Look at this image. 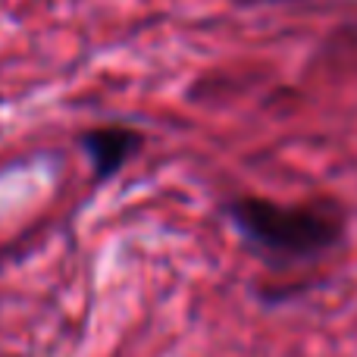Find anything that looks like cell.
Instances as JSON below:
<instances>
[{
    "instance_id": "obj_1",
    "label": "cell",
    "mask_w": 357,
    "mask_h": 357,
    "mask_svg": "<svg viewBox=\"0 0 357 357\" xmlns=\"http://www.w3.org/2000/svg\"><path fill=\"white\" fill-rule=\"evenodd\" d=\"M235 229L254 248L282 257H317L342 241L345 220L333 204L279 207L266 197H238L229 204Z\"/></svg>"
},
{
    "instance_id": "obj_2",
    "label": "cell",
    "mask_w": 357,
    "mask_h": 357,
    "mask_svg": "<svg viewBox=\"0 0 357 357\" xmlns=\"http://www.w3.org/2000/svg\"><path fill=\"white\" fill-rule=\"evenodd\" d=\"M142 132L126 129V126H104V129H91L82 135V151L91 160V173L98 182H107L116 176L132 157L142 148Z\"/></svg>"
},
{
    "instance_id": "obj_3",
    "label": "cell",
    "mask_w": 357,
    "mask_h": 357,
    "mask_svg": "<svg viewBox=\"0 0 357 357\" xmlns=\"http://www.w3.org/2000/svg\"><path fill=\"white\" fill-rule=\"evenodd\" d=\"M241 6H251V3H295V0H235Z\"/></svg>"
}]
</instances>
